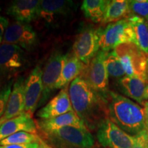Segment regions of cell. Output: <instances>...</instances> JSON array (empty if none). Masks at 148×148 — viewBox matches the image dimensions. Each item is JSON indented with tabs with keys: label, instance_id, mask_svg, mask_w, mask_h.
<instances>
[{
	"label": "cell",
	"instance_id": "obj_9",
	"mask_svg": "<svg viewBox=\"0 0 148 148\" xmlns=\"http://www.w3.org/2000/svg\"><path fill=\"white\" fill-rule=\"evenodd\" d=\"M100 27L88 26L84 27L79 33L73 45L72 52L85 65L88 64L97 53L99 47Z\"/></svg>",
	"mask_w": 148,
	"mask_h": 148
},
{
	"label": "cell",
	"instance_id": "obj_14",
	"mask_svg": "<svg viewBox=\"0 0 148 148\" xmlns=\"http://www.w3.org/2000/svg\"><path fill=\"white\" fill-rule=\"evenodd\" d=\"M39 0H14L6 9V14L16 21L29 23L39 16Z\"/></svg>",
	"mask_w": 148,
	"mask_h": 148
},
{
	"label": "cell",
	"instance_id": "obj_32",
	"mask_svg": "<svg viewBox=\"0 0 148 148\" xmlns=\"http://www.w3.org/2000/svg\"><path fill=\"white\" fill-rule=\"evenodd\" d=\"M144 99L145 100H148V67L147 74H146V88L145 92V95H144Z\"/></svg>",
	"mask_w": 148,
	"mask_h": 148
},
{
	"label": "cell",
	"instance_id": "obj_21",
	"mask_svg": "<svg viewBox=\"0 0 148 148\" xmlns=\"http://www.w3.org/2000/svg\"><path fill=\"white\" fill-rule=\"evenodd\" d=\"M130 15L129 1L112 0L108 1L106 12L101 24H110L128 18Z\"/></svg>",
	"mask_w": 148,
	"mask_h": 148
},
{
	"label": "cell",
	"instance_id": "obj_13",
	"mask_svg": "<svg viewBox=\"0 0 148 148\" xmlns=\"http://www.w3.org/2000/svg\"><path fill=\"white\" fill-rule=\"evenodd\" d=\"M69 86H65L45 106L40 109L36 116L40 119H49L73 111L69 94Z\"/></svg>",
	"mask_w": 148,
	"mask_h": 148
},
{
	"label": "cell",
	"instance_id": "obj_28",
	"mask_svg": "<svg viewBox=\"0 0 148 148\" xmlns=\"http://www.w3.org/2000/svg\"><path fill=\"white\" fill-rule=\"evenodd\" d=\"M135 142L132 148H148V133L143 130L135 135Z\"/></svg>",
	"mask_w": 148,
	"mask_h": 148
},
{
	"label": "cell",
	"instance_id": "obj_3",
	"mask_svg": "<svg viewBox=\"0 0 148 148\" xmlns=\"http://www.w3.org/2000/svg\"><path fill=\"white\" fill-rule=\"evenodd\" d=\"M40 134L52 148H92L95 145L93 136L86 127L66 126Z\"/></svg>",
	"mask_w": 148,
	"mask_h": 148
},
{
	"label": "cell",
	"instance_id": "obj_11",
	"mask_svg": "<svg viewBox=\"0 0 148 148\" xmlns=\"http://www.w3.org/2000/svg\"><path fill=\"white\" fill-rule=\"evenodd\" d=\"M2 42L13 44L24 50L31 51L36 47L38 40L36 32L30 25L15 21L9 24Z\"/></svg>",
	"mask_w": 148,
	"mask_h": 148
},
{
	"label": "cell",
	"instance_id": "obj_16",
	"mask_svg": "<svg viewBox=\"0 0 148 148\" xmlns=\"http://www.w3.org/2000/svg\"><path fill=\"white\" fill-rule=\"evenodd\" d=\"M36 121L32 114L24 112L15 117L7 120L0 126V141L10 135L19 132H26L37 134Z\"/></svg>",
	"mask_w": 148,
	"mask_h": 148
},
{
	"label": "cell",
	"instance_id": "obj_34",
	"mask_svg": "<svg viewBox=\"0 0 148 148\" xmlns=\"http://www.w3.org/2000/svg\"><path fill=\"white\" fill-rule=\"evenodd\" d=\"M5 120L4 119H3V117L0 118V126H1V124H2L3 122H5Z\"/></svg>",
	"mask_w": 148,
	"mask_h": 148
},
{
	"label": "cell",
	"instance_id": "obj_20",
	"mask_svg": "<svg viewBox=\"0 0 148 148\" xmlns=\"http://www.w3.org/2000/svg\"><path fill=\"white\" fill-rule=\"evenodd\" d=\"M121 91L140 103L145 101L146 79L136 76H125L119 80Z\"/></svg>",
	"mask_w": 148,
	"mask_h": 148
},
{
	"label": "cell",
	"instance_id": "obj_17",
	"mask_svg": "<svg viewBox=\"0 0 148 148\" xmlns=\"http://www.w3.org/2000/svg\"><path fill=\"white\" fill-rule=\"evenodd\" d=\"M85 66L86 65L79 60L73 52L65 54L60 76L56 84L55 89H62L65 86H69L74 79L80 76Z\"/></svg>",
	"mask_w": 148,
	"mask_h": 148
},
{
	"label": "cell",
	"instance_id": "obj_12",
	"mask_svg": "<svg viewBox=\"0 0 148 148\" xmlns=\"http://www.w3.org/2000/svg\"><path fill=\"white\" fill-rule=\"evenodd\" d=\"M42 69L36 65L31 71L25 82V112L33 114L38 108L42 90Z\"/></svg>",
	"mask_w": 148,
	"mask_h": 148
},
{
	"label": "cell",
	"instance_id": "obj_8",
	"mask_svg": "<svg viewBox=\"0 0 148 148\" xmlns=\"http://www.w3.org/2000/svg\"><path fill=\"white\" fill-rule=\"evenodd\" d=\"M97 139L104 148H132L135 136L127 134L108 118L97 128Z\"/></svg>",
	"mask_w": 148,
	"mask_h": 148
},
{
	"label": "cell",
	"instance_id": "obj_36",
	"mask_svg": "<svg viewBox=\"0 0 148 148\" xmlns=\"http://www.w3.org/2000/svg\"><path fill=\"white\" fill-rule=\"evenodd\" d=\"M147 22H148V20H147Z\"/></svg>",
	"mask_w": 148,
	"mask_h": 148
},
{
	"label": "cell",
	"instance_id": "obj_10",
	"mask_svg": "<svg viewBox=\"0 0 148 148\" xmlns=\"http://www.w3.org/2000/svg\"><path fill=\"white\" fill-rule=\"evenodd\" d=\"M64 56L60 51H53L44 66L42 75L43 90L38 107L43 105L56 90V84L60 76Z\"/></svg>",
	"mask_w": 148,
	"mask_h": 148
},
{
	"label": "cell",
	"instance_id": "obj_26",
	"mask_svg": "<svg viewBox=\"0 0 148 148\" xmlns=\"http://www.w3.org/2000/svg\"><path fill=\"white\" fill-rule=\"evenodd\" d=\"M15 79L4 80L0 77V118L2 117L5 112L9 97Z\"/></svg>",
	"mask_w": 148,
	"mask_h": 148
},
{
	"label": "cell",
	"instance_id": "obj_22",
	"mask_svg": "<svg viewBox=\"0 0 148 148\" xmlns=\"http://www.w3.org/2000/svg\"><path fill=\"white\" fill-rule=\"evenodd\" d=\"M135 35L136 44L148 56V22L140 16L130 15L128 18Z\"/></svg>",
	"mask_w": 148,
	"mask_h": 148
},
{
	"label": "cell",
	"instance_id": "obj_25",
	"mask_svg": "<svg viewBox=\"0 0 148 148\" xmlns=\"http://www.w3.org/2000/svg\"><path fill=\"white\" fill-rule=\"evenodd\" d=\"M38 134L26 132H19L10 135L0 141V145H24L33 143H38L40 140Z\"/></svg>",
	"mask_w": 148,
	"mask_h": 148
},
{
	"label": "cell",
	"instance_id": "obj_30",
	"mask_svg": "<svg viewBox=\"0 0 148 148\" xmlns=\"http://www.w3.org/2000/svg\"><path fill=\"white\" fill-rule=\"evenodd\" d=\"M39 142L29 144H24V145H0V148H38Z\"/></svg>",
	"mask_w": 148,
	"mask_h": 148
},
{
	"label": "cell",
	"instance_id": "obj_19",
	"mask_svg": "<svg viewBox=\"0 0 148 148\" xmlns=\"http://www.w3.org/2000/svg\"><path fill=\"white\" fill-rule=\"evenodd\" d=\"M73 1L65 0H42L39 16L47 22L53 21L56 16H64L69 12Z\"/></svg>",
	"mask_w": 148,
	"mask_h": 148
},
{
	"label": "cell",
	"instance_id": "obj_29",
	"mask_svg": "<svg viewBox=\"0 0 148 148\" xmlns=\"http://www.w3.org/2000/svg\"><path fill=\"white\" fill-rule=\"evenodd\" d=\"M9 25L8 19L0 14V45L2 43L4 34Z\"/></svg>",
	"mask_w": 148,
	"mask_h": 148
},
{
	"label": "cell",
	"instance_id": "obj_15",
	"mask_svg": "<svg viewBox=\"0 0 148 148\" xmlns=\"http://www.w3.org/2000/svg\"><path fill=\"white\" fill-rule=\"evenodd\" d=\"M25 82L23 76L17 77L14 81L2 116L5 121L25 112Z\"/></svg>",
	"mask_w": 148,
	"mask_h": 148
},
{
	"label": "cell",
	"instance_id": "obj_23",
	"mask_svg": "<svg viewBox=\"0 0 148 148\" xmlns=\"http://www.w3.org/2000/svg\"><path fill=\"white\" fill-rule=\"evenodd\" d=\"M108 1L106 0H84L81 10L86 18L94 23H101L104 17Z\"/></svg>",
	"mask_w": 148,
	"mask_h": 148
},
{
	"label": "cell",
	"instance_id": "obj_5",
	"mask_svg": "<svg viewBox=\"0 0 148 148\" xmlns=\"http://www.w3.org/2000/svg\"><path fill=\"white\" fill-rule=\"evenodd\" d=\"M27 59L25 51L19 46L2 42L0 45V77L4 80L16 79L25 69Z\"/></svg>",
	"mask_w": 148,
	"mask_h": 148
},
{
	"label": "cell",
	"instance_id": "obj_18",
	"mask_svg": "<svg viewBox=\"0 0 148 148\" xmlns=\"http://www.w3.org/2000/svg\"><path fill=\"white\" fill-rule=\"evenodd\" d=\"M36 123L37 129L40 133L51 132L66 126L86 127L74 111L69 112L51 119H38L36 121Z\"/></svg>",
	"mask_w": 148,
	"mask_h": 148
},
{
	"label": "cell",
	"instance_id": "obj_35",
	"mask_svg": "<svg viewBox=\"0 0 148 148\" xmlns=\"http://www.w3.org/2000/svg\"><path fill=\"white\" fill-rule=\"evenodd\" d=\"M48 148H52V147H51L50 146H49V145H48Z\"/></svg>",
	"mask_w": 148,
	"mask_h": 148
},
{
	"label": "cell",
	"instance_id": "obj_31",
	"mask_svg": "<svg viewBox=\"0 0 148 148\" xmlns=\"http://www.w3.org/2000/svg\"><path fill=\"white\" fill-rule=\"evenodd\" d=\"M142 104L143 105V111H144V117H145V130L148 133V100L143 101Z\"/></svg>",
	"mask_w": 148,
	"mask_h": 148
},
{
	"label": "cell",
	"instance_id": "obj_33",
	"mask_svg": "<svg viewBox=\"0 0 148 148\" xmlns=\"http://www.w3.org/2000/svg\"><path fill=\"white\" fill-rule=\"evenodd\" d=\"M38 148H48V145L47 144H46L45 142H44V140H42V138H40L39 145H38Z\"/></svg>",
	"mask_w": 148,
	"mask_h": 148
},
{
	"label": "cell",
	"instance_id": "obj_27",
	"mask_svg": "<svg viewBox=\"0 0 148 148\" xmlns=\"http://www.w3.org/2000/svg\"><path fill=\"white\" fill-rule=\"evenodd\" d=\"M129 9L130 15L138 16L148 20V0L129 1Z\"/></svg>",
	"mask_w": 148,
	"mask_h": 148
},
{
	"label": "cell",
	"instance_id": "obj_4",
	"mask_svg": "<svg viewBox=\"0 0 148 148\" xmlns=\"http://www.w3.org/2000/svg\"><path fill=\"white\" fill-rule=\"evenodd\" d=\"M121 60L126 76L146 79L148 56L134 42L121 44L114 49Z\"/></svg>",
	"mask_w": 148,
	"mask_h": 148
},
{
	"label": "cell",
	"instance_id": "obj_2",
	"mask_svg": "<svg viewBox=\"0 0 148 148\" xmlns=\"http://www.w3.org/2000/svg\"><path fill=\"white\" fill-rule=\"evenodd\" d=\"M108 118L127 134L135 136L145 130L143 108L113 91L106 96Z\"/></svg>",
	"mask_w": 148,
	"mask_h": 148
},
{
	"label": "cell",
	"instance_id": "obj_7",
	"mask_svg": "<svg viewBox=\"0 0 148 148\" xmlns=\"http://www.w3.org/2000/svg\"><path fill=\"white\" fill-rule=\"evenodd\" d=\"M108 51L99 50L88 64L85 66L80 77L90 87L104 95L108 94V73L106 66Z\"/></svg>",
	"mask_w": 148,
	"mask_h": 148
},
{
	"label": "cell",
	"instance_id": "obj_1",
	"mask_svg": "<svg viewBox=\"0 0 148 148\" xmlns=\"http://www.w3.org/2000/svg\"><path fill=\"white\" fill-rule=\"evenodd\" d=\"M69 94L73 111L90 131L108 119L107 95L96 91L82 77L71 82Z\"/></svg>",
	"mask_w": 148,
	"mask_h": 148
},
{
	"label": "cell",
	"instance_id": "obj_24",
	"mask_svg": "<svg viewBox=\"0 0 148 148\" xmlns=\"http://www.w3.org/2000/svg\"><path fill=\"white\" fill-rule=\"evenodd\" d=\"M106 66L109 77L120 80L126 76L121 60L114 49L107 52Z\"/></svg>",
	"mask_w": 148,
	"mask_h": 148
},
{
	"label": "cell",
	"instance_id": "obj_6",
	"mask_svg": "<svg viewBox=\"0 0 148 148\" xmlns=\"http://www.w3.org/2000/svg\"><path fill=\"white\" fill-rule=\"evenodd\" d=\"M127 42L136 44L132 25L127 18L108 24L99 32V47L101 50L110 51Z\"/></svg>",
	"mask_w": 148,
	"mask_h": 148
}]
</instances>
